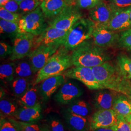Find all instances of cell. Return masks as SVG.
I'll list each match as a JSON object with an SVG mask.
<instances>
[{"mask_svg": "<svg viewBox=\"0 0 131 131\" xmlns=\"http://www.w3.org/2000/svg\"><path fill=\"white\" fill-rule=\"evenodd\" d=\"M92 69L96 79L103 89L131 95V80L125 76L117 66L106 61Z\"/></svg>", "mask_w": 131, "mask_h": 131, "instance_id": "1", "label": "cell"}, {"mask_svg": "<svg viewBox=\"0 0 131 131\" xmlns=\"http://www.w3.org/2000/svg\"><path fill=\"white\" fill-rule=\"evenodd\" d=\"M73 66L90 68L101 65L110 59L104 48L86 41L76 48L71 54Z\"/></svg>", "mask_w": 131, "mask_h": 131, "instance_id": "2", "label": "cell"}, {"mask_svg": "<svg viewBox=\"0 0 131 131\" xmlns=\"http://www.w3.org/2000/svg\"><path fill=\"white\" fill-rule=\"evenodd\" d=\"M69 51L64 47L58 49L38 71L34 84H38L49 77L62 74L73 66L71 56Z\"/></svg>", "mask_w": 131, "mask_h": 131, "instance_id": "3", "label": "cell"}, {"mask_svg": "<svg viewBox=\"0 0 131 131\" xmlns=\"http://www.w3.org/2000/svg\"><path fill=\"white\" fill-rule=\"evenodd\" d=\"M95 23L91 19L82 18L69 31L63 44L68 51H73L83 43L92 38Z\"/></svg>", "mask_w": 131, "mask_h": 131, "instance_id": "4", "label": "cell"}, {"mask_svg": "<svg viewBox=\"0 0 131 131\" xmlns=\"http://www.w3.org/2000/svg\"><path fill=\"white\" fill-rule=\"evenodd\" d=\"M44 17L40 6L33 11L23 15L19 22L20 32L39 36L47 28Z\"/></svg>", "mask_w": 131, "mask_h": 131, "instance_id": "5", "label": "cell"}, {"mask_svg": "<svg viewBox=\"0 0 131 131\" xmlns=\"http://www.w3.org/2000/svg\"><path fill=\"white\" fill-rule=\"evenodd\" d=\"M35 36L30 33L20 32L13 38L11 60H19L28 56L33 51Z\"/></svg>", "mask_w": 131, "mask_h": 131, "instance_id": "6", "label": "cell"}, {"mask_svg": "<svg viewBox=\"0 0 131 131\" xmlns=\"http://www.w3.org/2000/svg\"><path fill=\"white\" fill-rule=\"evenodd\" d=\"M66 77L77 80L82 82L89 89H103L96 79L92 68L84 66H74L68 69L63 73Z\"/></svg>", "mask_w": 131, "mask_h": 131, "instance_id": "7", "label": "cell"}, {"mask_svg": "<svg viewBox=\"0 0 131 131\" xmlns=\"http://www.w3.org/2000/svg\"><path fill=\"white\" fill-rule=\"evenodd\" d=\"M82 18V14L73 4L69 5L61 13L53 18L49 23L50 26L69 31L72 26Z\"/></svg>", "mask_w": 131, "mask_h": 131, "instance_id": "8", "label": "cell"}, {"mask_svg": "<svg viewBox=\"0 0 131 131\" xmlns=\"http://www.w3.org/2000/svg\"><path fill=\"white\" fill-rule=\"evenodd\" d=\"M60 46L41 45L34 48L28 56L29 62L35 73L42 69Z\"/></svg>", "mask_w": 131, "mask_h": 131, "instance_id": "9", "label": "cell"}, {"mask_svg": "<svg viewBox=\"0 0 131 131\" xmlns=\"http://www.w3.org/2000/svg\"><path fill=\"white\" fill-rule=\"evenodd\" d=\"M92 38L95 45L105 48L111 47L117 43L119 35L105 24H95Z\"/></svg>", "mask_w": 131, "mask_h": 131, "instance_id": "10", "label": "cell"}, {"mask_svg": "<svg viewBox=\"0 0 131 131\" xmlns=\"http://www.w3.org/2000/svg\"><path fill=\"white\" fill-rule=\"evenodd\" d=\"M68 32L50 26L35 39L33 49L41 45H63Z\"/></svg>", "mask_w": 131, "mask_h": 131, "instance_id": "11", "label": "cell"}, {"mask_svg": "<svg viewBox=\"0 0 131 131\" xmlns=\"http://www.w3.org/2000/svg\"><path fill=\"white\" fill-rule=\"evenodd\" d=\"M118 119V116L113 109L98 110L90 119V131L111 127L117 122Z\"/></svg>", "mask_w": 131, "mask_h": 131, "instance_id": "12", "label": "cell"}, {"mask_svg": "<svg viewBox=\"0 0 131 131\" xmlns=\"http://www.w3.org/2000/svg\"><path fill=\"white\" fill-rule=\"evenodd\" d=\"M83 94V91L78 84L72 82H67L61 86L55 96L58 103L68 104L79 98Z\"/></svg>", "mask_w": 131, "mask_h": 131, "instance_id": "13", "label": "cell"}, {"mask_svg": "<svg viewBox=\"0 0 131 131\" xmlns=\"http://www.w3.org/2000/svg\"><path fill=\"white\" fill-rule=\"evenodd\" d=\"M130 8L125 9L114 10L112 16L106 25L114 31L130 28L131 20L130 17Z\"/></svg>", "mask_w": 131, "mask_h": 131, "instance_id": "14", "label": "cell"}, {"mask_svg": "<svg viewBox=\"0 0 131 131\" xmlns=\"http://www.w3.org/2000/svg\"><path fill=\"white\" fill-rule=\"evenodd\" d=\"M114 10L111 6L106 2H100L89 12V19L95 24H106L112 16Z\"/></svg>", "mask_w": 131, "mask_h": 131, "instance_id": "15", "label": "cell"}, {"mask_svg": "<svg viewBox=\"0 0 131 131\" xmlns=\"http://www.w3.org/2000/svg\"><path fill=\"white\" fill-rule=\"evenodd\" d=\"M117 92L108 89H99L94 95L93 104L98 110L112 109L117 96Z\"/></svg>", "mask_w": 131, "mask_h": 131, "instance_id": "16", "label": "cell"}, {"mask_svg": "<svg viewBox=\"0 0 131 131\" xmlns=\"http://www.w3.org/2000/svg\"><path fill=\"white\" fill-rule=\"evenodd\" d=\"M65 76L62 74L52 76L43 80L40 85V93L44 100H48L65 83Z\"/></svg>", "mask_w": 131, "mask_h": 131, "instance_id": "17", "label": "cell"}, {"mask_svg": "<svg viewBox=\"0 0 131 131\" xmlns=\"http://www.w3.org/2000/svg\"><path fill=\"white\" fill-rule=\"evenodd\" d=\"M15 118L21 122L34 123L41 117V107L39 103L31 107L21 106L18 109Z\"/></svg>", "mask_w": 131, "mask_h": 131, "instance_id": "18", "label": "cell"}, {"mask_svg": "<svg viewBox=\"0 0 131 131\" xmlns=\"http://www.w3.org/2000/svg\"><path fill=\"white\" fill-rule=\"evenodd\" d=\"M69 5L68 0H43L40 6L45 17L53 19Z\"/></svg>", "mask_w": 131, "mask_h": 131, "instance_id": "19", "label": "cell"}, {"mask_svg": "<svg viewBox=\"0 0 131 131\" xmlns=\"http://www.w3.org/2000/svg\"><path fill=\"white\" fill-rule=\"evenodd\" d=\"M69 128L73 131H90V120L86 117L66 112L64 115Z\"/></svg>", "mask_w": 131, "mask_h": 131, "instance_id": "20", "label": "cell"}, {"mask_svg": "<svg viewBox=\"0 0 131 131\" xmlns=\"http://www.w3.org/2000/svg\"><path fill=\"white\" fill-rule=\"evenodd\" d=\"M112 109L118 116L127 117L131 114V100L126 95H117Z\"/></svg>", "mask_w": 131, "mask_h": 131, "instance_id": "21", "label": "cell"}, {"mask_svg": "<svg viewBox=\"0 0 131 131\" xmlns=\"http://www.w3.org/2000/svg\"><path fill=\"white\" fill-rule=\"evenodd\" d=\"M67 112L86 117L92 112V107L90 104L85 101L75 100L69 104Z\"/></svg>", "mask_w": 131, "mask_h": 131, "instance_id": "22", "label": "cell"}, {"mask_svg": "<svg viewBox=\"0 0 131 131\" xmlns=\"http://www.w3.org/2000/svg\"><path fill=\"white\" fill-rule=\"evenodd\" d=\"M30 84L28 78L16 77L11 84V89L15 96L20 98L29 89Z\"/></svg>", "mask_w": 131, "mask_h": 131, "instance_id": "23", "label": "cell"}, {"mask_svg": "<svg viewBox=\"0 0 131 131\" xmlns=\"http://www.w3.org/2000/svg\"><path fill=\"white\" fill-rule=\"evenodd\" d=\"M38 87L34 84L32 88H30L24 95L19 98V103L21 106L31 107L35 106L38 102Z\"/></svg>", "mask_w": 131, "mask_h": 131, "instance_id": "24", "label": "cell"}, {"mask_svg": "<svg viewBox=\"0 0 131 131\" xmlns=\"http://www.w3.org/2000/svg\"><path fill=\"white\" fill-rule=\"evenodd\" d=\"M1 34L5 35L13 38L19 33L21 32L19 23L0 19Z\"/></svg>", "mask_w": 131, "mask_h": 131, "instance_id": "25", "label": "cell"}, {"mask_svg": "<svg viewBox=\"0 0 131 131\" xmlns=\"http://www.w3.org/2000/svg\"><path fill=\"white\" fill-rule=\"evenodd\" d=\"M16 65L14 63H6L0 66V78L1 81L7 83L14 79Z\"/></svg>", "mask_w": 131, "mask_h": 131, "instance_id": "26", "label": "cell"}, {"mask_svg": "<svg viewBox=\"0 0 131 131\" xmlns=\"http://www.w3.org/2000/svg\"><path fill=\"white\" fill-rule=\"evenodd\" d=\"M34 72L30 63L26 61H19L16 65L15 70V76L17 77L29 78L31 76Z\"/></svg>", "mask_w": 131, "mask_h": 131, "instance_id": "27", "label": "cell"}, {"mask_svg": "<svg viewBox=\"0 0 131 131\" xmlns=\"http://www.w3.org/2000/svg\"><path fill=\"white\" fill-rule=\"evenodd\" d=\"M117 66L125 76L131 79V58L122 54L117 56Z\"/></svg>", "mask_w": 131, "mask_h": 131, "instance_id": "28", "label": "cell"}, {"mask_svg": "<svg viewBox=\"0 0 131 131\" xmlns=\"http://www.w3.org/2000/svg\"><path fill=\"white\" fill-rule=\"evenodd\" d=\"M43 0H24L19 3V11L23 15L32 12L41 4Z\"/></svg>", "mask_w": 131, "mask_h": 131, "instance_id": "29", "label": "cell"}, {"mask_svg": "<svg viewBox=\"0 0 131 131\" xmlns=\"http://www.w3.org/2000/svg\"><path fill=\"white\" fill-rule=\"evenodd\" d=\"M18 109L16 104L11 101L1 99L0 101L1 111L6 116L14 117Z\"/></svg>", "mask_w": 131, "mask_h": 131, "instance_id": "30", "label": "cell"}, {"mask_svg": "<svg viewBox=\"0 0 131 131\" xmlns=\"http://www.w3.org/2000/svg\"><path fill=\"white\" fill-rule=\"evenodd\" d=\"M18 128L19 131H41V128L37 124L21 122L12 118L9 119Z\"/></svg>", "mask_w": 131, "mask_h": 131, "instance_id": "31", "label": "cell"}, {"mask_svg": "<svg viewBox=\"0 0 131 131\" xmlns=\"http://www.w3.org/2000/svg\"><path fill=\"white\" fill-rule=\"evenodd\" d=\"M118 45L123 48L131 50V28L127 29L119 35Z\"/></svg>", "mask_w": 131, "mask_h": 131, "instance_id": "32", "label": "cell"}, {"mask_svg": "<svg viewBox=\"0 0 131 131\" xmlns=\"http://www.w3.org/2000/svg\"><path fill=\"white\" fill-rule=\"evenodd\" d=\"M22 16L21 14L11 12L2 7L0 8V18L1 19L19 23Z\"/></svg>", "mask_w": 131, "mask_h": 131, "instance_id": "33", "label": "cell"}, {"mask_svg": "<svg viewBox=\"0 0 131 131\" xmlns=\"http://www.w3.org/2000/svg\"><path fill=\"white\" fill-rule=\"evenodd\" d=\"M111 128L113 131H131L130 124L126 118L119 116L117 122Z\"/></svg>", "mask_w": 131, "mask_h": 131, "instance_id": "34", "label": "cell"}, {"mask_svg": "<svg viewBox=\"0 0 131 131\" xmlns=\"http://www.w3.org/2000/svg\"><path fill=\"white\" fill-rule=\"evenodd\" d=\"M109 4L115 10L131 7V0H109Z\"/></svg>", "mask_w": 131, "mask_h": 131, "instance_id": "35", "label": "cell"}, {"mask_svg": "<svg viewBox=\"0 0 131 131\" xmlns=\"http://www.w3.org/2000/svg\"><path fill=\"white\" fill-rule=\"evenodd\" d=\"M103 0H76V5L82 9H91Z\"/></svg>", "mask_w": 131, "mask_h": 131, "instance_id": "36", "label": "cell"}, {"mask_svg": "<svg viewBox=\"0 0 131 131\" xmlns=\"http://www.w3.org/2000/svg\"><path fill=\"white\" fill-rule=\"evenodd\" d=\"M0 131H19L18 128L10 120L6 121L4 119L1 120Z\"/></svg>", "mask_w": 131, "mask_h": 131, "instance_id": "37", "label": "cell"}, {"mask_svg": "<svg viewBox=\"0 0 131 131\" xmlns=\"http://www.w3.org/2000/svg\"><path fill=\"white\" fill-rule=\"evenodd\" d=\"M13 48L8 43L1 41L0 43V56L4 58L7 56H11L12 53Z\"/></svg>", "mask_w": 131, "mask_h": 131, "instance_id": "38", "label": "cell"}, {"mask_svg": "<svg viewBox=\"0 0 131 131\" xmlns=\"http://www.w3.org/2000/svg\"><path fill=\"white\" fill-rule=\"evenodd\" d=\"M8 11L13 13H18L19 11V3L15 0H9L5 5L1 6Z\"/></svg>", "mask_w": 131, "mask_h": 131, "instance_id": "39", "label": "cell"}, {"mask_svg": "<svg viewBox=\"0 0 131 131\" xmlns=\"http://www.w3.org/2000/svg\"><path fill=\"white\" fill-rule=\"evenodd\" d=\"M49 129L50 131H65L62 122L59 120L54 118L50 121Z\"/></svg>", "mask_w": 131, "mask_h": 131, "instance_id": "40", "label": "cell"}, {"mask_svg": "<svg viewBox=\"0 0 131 131\" xmlns=\"http://www.w3.org/2000/svg\"><path fill=\"white\" fill-rule=\"evenodd\" d=\"M93 131H113V130L111 129V127H108V128H99Z\"/></svg>", "mask_w": 131, "mask_h": 131, "instance_id": "41", "label": "cell"}, {"mask_svg": "<svg viewBox=\"0 0 131 131\" xmlns=\"http://www.w3.org/2000/svg\"><path fill=\"white\" fill-rule=\"evenodd\" d=\"M125 118H126L127 121L128 122V123H129L131 129V114H130V115H129V116H127V117H125Z\"/></svg>", "mask_w": 131, "mask_h": 131, "instance_id": "42", "label": "cell"}, {"mask_svg": "<svg viewBox=\"0 0 131 131\" xmlns=\"http://www.w3.org/2000/svg\"><path fill=\"white\" fill-rule=\"evenodd\" d=\"M9 0H0V5L2 6L5 5V3H6Z\"/></svg>", "mask_w": 131, "mask_h": 131, "instance_id": "43", "label": "cell"}, {"mask_svg": "<svg viewBox=\"0 0 131 131\" xmlns=\"http://www.w3.org/2000/svg\"><path fill=\"white\" fill-rule=\"evenodd\" d=\"M41 131H50L49 130V129L48 128H47L46 127H43L41 128Z\"/></svg>", "mask_w": 131, "mask_h": 131, "instance_id": "44", "label": "cell"}, {"mask_svg": "<svg viewBox=\"0 0 131 131\" xmlns=\"http://www.w3.org/2000/svg\"><path fill=\"white\" fill-rule=\"evenodd\" d=\"M75 0H68V2L70 4H73V3L75 1Z\"/></svg>", "mask_w": 131, "mask_h": 131, "instance_id": "45", "label": "cell"}, {"mask_svg": "<svg viewBox=\"0 0 131 131\" xmlns=\"http://www.w3.org/2000/svg\"><path fill=\"white\" fill-rule=\"evenodd\" d=\"M15 1H17V2H18L19 3L20 2H21V1H24V0H15Z\"/></svg>", "mask_w": 131, "mask_h": 131, "instance_id": "46", "label": "cell"}, {"mask_svg": "<svg viewBox=\"0 0 131 131\" xmlns=\"http://www.w3.org/2000/svg\"><path fill=\"white\" fill-rule=\"evenodd\" d=\"M130 19L131 20V7L130 8Z\"/></svg>", "mask_w": 131, "mask_h": 131, "instance_id": "47", "label": "cell"}, {"mask_svg": "<svg viewBox=\"0 0 131 131\" xmlns=\"http://www.w3.org/2000/svg\"><path fill=\"white\" fill-rule=\"evenodd\" d=\"M130 28H131V26H130Z\"/></svg>", "mask_w": 131, "mask_h": 131, "instance_id": "48", "label": "cell"}, {"mask_svg": "<svg viewBox=\"0 0 131 131\" xmlns=\"http://www.w3.org/2000/svg\"></svg>", "mask_w": 131, "mask_h": 131, "instance_id": "49", "label": "cell"}]
</instances>
